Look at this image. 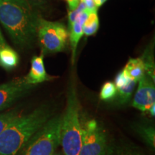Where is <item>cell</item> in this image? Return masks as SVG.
I'll return each instance as SVG.
<instances>
[{
  "label": "cell",
  "instance_id": "obj_1",
  "mask_svg": "<svg viewBox=\"0 0 155 155\" xmlns=\"http://www.w3.org/2000/svg\"><path fill=\"white\" fill-rule=\"evenodd\" d=\"M38 17L27 0H0V22L17 46L33 42Z\"/></svg>",
  "mask_w": 155,
  "mask_h": 155
},
{
  "label": "cell",
  "instance_id": "obj_2",
  "mask_svg": "<svg viewBox=\"0 0 155 155\" xmlns=\"http://www.w3.org/2000/svg\"><path fill=\"white\" fill-rule=\"evenodd\" d=\"M53 116V109L42 105L20 115L0 134V155H18L39 129Z\"/></svg>",
  "mask_w": 155,
  "mask_h": 155
},
{
  "label": "cell",
  "instance_id": "obj_3",
  "mask_svg": "<svg viewBox=\"0 0 155 155\" xmlns=\"http://www.w3.org/2000/svg\"><path fill=\"white\" fill-rule=\"evenodd\" d=\"M81 142L82 125L80 120V104L76 88L73 82H71L61 129V144L64 155H80Z\"/></svg>",
  "mask_w": 155,
  "mask_h": 155
},
{
  "label": "cell",
  "instance_id": "obj_4",
  "mask_svg": "<svg viewBox=\"0 0 155 155\" xmlns=\"http://www.w3.org/2000/svg\"><path fill=\"white\" fill-rule=\"evenodd\" d=\"M62 118L52 116L32 137L23 155H53L61 144Z\"/></svg>",
  "mask_w": 155,
  "mask_h": 155
},
{
  "label": "cell",
  "instance_id": "obj_5",
  "mask_svg": "<svg viewBox=\"0 0 155 155\" xmlns=\"http://www.w3.org/2000/svg\"><path fill=\"white\" fill-rule=\"evenodd\" d=\"M36 34L43 54L60 53L67 47L69 33L63 23L51 22L39 17Z\"/></svg>",
  "mask_w": 155,
  "mask_h": 155
},
{
  "label": "cell",
  "instance_id": "obj_6",
  "mask_svg": "<svg viewBox=\"0 0 155 155\" xmlns=\"http://www.w3.org/2000/svg\"><path fill=\"white\" fill-rule=\"evenodd\" d=\"M107 139L96 120H89L82 127L80 155H106Z\"/></svg>",
  "mask_w": 155,
  "mask_h": 155
},
{
  "label": "cell",
  "instance_id": "obj_7",
  "mask_svg": "<svg viewBox=\"0 0 155 155\" xmlns=\"http://www.w3.org/2000/svg\"><path fill=\"white\" fill-rule=\"evenodd\" d=\"M35 86L29 84L25 78H19L0 84V111L25 96Z\"/></svg>",
  "mask_w": 155,
  "mask_h": 155
},
{
  "label": "cell",
  "instance_id": "obj_8",
  "mask_svg": "<svg viewBox=\"0 0 155 155\" xmlns=\"http://www.w3.org/2000/svg\"><path fill=\"white\" fill-rule=\"evenodd\" d=\"M138 88L131 104L134 108L147 111L155 104L154 80L145 73L139 81Z\"/></svg>",
  "mask_w": 155,
  "mask_h": 155
},
{
  "label": "cell",
  "instance_id": "obj_9",
  "mask_svg": "<svg viewBox=\"0 0 155 155\" xmlns=\"http://www.w3.org/2000/svg\"><path fill=\"white\" fill-rule=\"evenodd\" d=\"M26 82L29 84L36 86L39 83L48 81L55 78V77L50 76L45 68L43 61V53L39 56H34L31 61V68L28 74L24 77Z\"/></svg>",
  "mask_w": 155,
  "mask_h": 155
},
{
  "label": "cell",
  "instance_id": "obj_10",
  "mask_svg": "<svg viewBox=\"0 0 155 155\" xmlns=\"http://www.w3.org/2000/svg\"><path fill=\"white\" fill-rule=\"evenodd\" d=\"M89 15V12L86 9L82 12L74 22L68 28L69 40L71 42V50H72V63L75 62V56H76V50L79 41L83 35V25Z\"/></svg>",
  "mask_w": 155,
  "mask_h": 155
},
{
  "label": "cell",
  "instance_id": "obj_11",
  "mask_svg": "<svg viewBox=\"0 0 155 155\" xmlns=\"http://www.w3.org/2000/svg\"><path fill=\"white\" fill-rule=\"evenodd\" d=\"M124 74L131 80L138 81L145 74V68L141 58H130L123 70Z\"/></svg>",
  "mask_w": 155,
  "mask_h": 155
},
{
  "label": "cell",
  "instance_id": "obj_12",
  "mask_svg": "<svg viewBox=\"0 0 155 155\" xmlns=\"http://www.w3.org/2000/svg\"><path fill=\"white\" fill-rule=\"evenodd\" d=\"M19 63V55L8 45L0 48V66L6 70L15 68Z\"/></svg>",
  "mask_w": 155,
  "mask_h": 155
},
{
  "label": "cell",
  "instance_id": "obj_13",
  "mask_svg": "<svg viewBox=\"0 0 155 155\" xmlns=\"http://www.w3.org/2000/svg\"><path fill=\"white\" fill-rule=\"evenodd\" d=\"M99 28V19L97 13H89L88 17L83 23V32L86 36L94 35Z\"/></svg>",
  "mask_w": 155,
  "mask_h": 155
},
{
  "label": "cell",
  "instance_id": "obj_14",
  "mask_svg": "<svg viewBox=\"0 0 155 155\" xmlns=\"http://www.w3.org/2000/svg\"><path fill=\"white\" fill-rule=\"evenodd\" d=\"M137 83L136 81L130 80L127 85L117 88V94L121 104H126L130 100Z\"/></svg>",
  "mask_w": 155,
  "mask_h": 155
},
{
  "label": "cell",
  "instance_id": "obj_15",
  "mask_svg": "<svg viewBox=\"0 0 155 155\" xmlns=\"http://www.w3.org/2000/svg\"><path fill=\"white\" fill-rule=\"evenodd\" d=\"M117 95V88L111 81L106 82L103 85L100 92V98L103 101H111Z\"/></svg>",
  "mask_w": 155,
  "mask_h": 155
},
{
  "label": "cell",
  "instance_id": "obj_16",
  "mask_svg": "<svg viewBox=\"0 0 155 155\" xmlns=\"http://www.w3.org/2000/svg\"><path fill=\"white\" fill-rule=\"evenodd\" d=\"M19 116L20 113L18 110H12V111L0 114V134Z\"/></svg>",
  "mask_w": 155,
  "mask_h": 155
},
{
  "label": "cell",
  "instance_id": "obj_17",
  "mask_svg": "<svg viewBox=\"0 0 155 155\" xmlns=\"http://www.w3.org/2000/svg\"><path fill=\"white\" fill-rule=\"evenodd\" d=\"M141 137L144 138L150 146L154 148V129L152 127H140L139 130Z\"/></svg>",
  "mask_w": 155,
  "mask_h": 155
},
{
  "label": "cell",
  "instance_id": "obj_18",
  "mask_svg": "<svg viewBox=\"0 0 155 155\" xmlns=\"http://www.w3.org/2000/svg\"><path fill=\"white\" fill-rule=\"evenodd\" d=\"M85 9H86V5H85V3L83 2V1H81V0L78 6V7L74 9V10L69 11V12H68V28L70 26H71V25L74 22V21L78 18V17L79 16V15H80L82 12L84 11Z\"/></svg>",
  "mask_w": 155,
  "mask_h": 155
},
{
  "label": "cell",
  "instance_id": "obj_19",
  "mask_svg": "<svg viewBox=\"0 0 155 155\" xmlns=\"http://www.w3.org/2000/svg\"><path fill=\"white\" fill-rule=\"evenodd\" d=\"M131 79L129 78L127 75L124 74V73L123 72V71H121L116 75L115 78V81H114V85H115L116 88H120V87H122L125 85H127L128 83L130 81Z\"/></svg>",
  "mask_w": 155,
  "mask_h": 155
},
{
  "label": "cell",
  "instance_id": "obj_20",
  "mask_svg": "<svg viewBox=\"0 0 155 155\" xmlns=\"http://www.w3.org/2000/svg\"><path fill=\"white\" fill-rule=\"evenodd\" d=\"M86 5V9L89 13H97L98 7L95 5L94 0H83Z\"/></svg>",
  "mask_w": 155,
  "mask_h": 155
},
{
  "label": "cell",
  "instance_id": "obj_21",
  "mask_svg": "<svg viewBox=\"0 0 155 155\" xmlns=\"http://www.w3.org/2000/svg\"><path fill=\"white\" fill-rule=\"evenodd\" d=\"M7 42H6L5 38H4V37L2 35V32L1 30H0V48L4 47V46L7 45Z\"/></svg>",
  "mask_w": 155,
  "mask_h": 155
},
{
  "label": "cell",
  "instance_id": "obj_22",
  "mask_svg": "<svg viewBox=\"0 0 155 155\" xmlns=\"http://www.w3.org/2000/svg\"><path fill=\"white\" fill-rule=\"evenodd\" d=\"M106 1H107V0H94L95 5H96V6L98 7H98H101V6L104 5Z\"/></svg>",
  "mask_w": 155,
  "mask_h": 155
},
{
  "label": "cell",
  "instance_id": "obj_23",
  "mask_svg": "<svg viewBox=\"0 0 155 155\" xmlns=\"http://www.w3.org/2000/svg\"><path fill=\"white\" fill-rule=\"evenodd\" d=\"M148 111H150V115L152 116H153V117H154V115H155V104H153V105L151 106L150 108H149Z\"/></svg>",
  "mask_w": 155,
  "mask_h": 155
},
{
  "label": "cell",
  "instance_id": "obj_24",
  "mask_svg": "<svg viewBox=\"0 0 155 155\" xmlns=\"http://www.w3.org/2000/svg\"><path fill=\"white\" fill-rule=\"evenodd\" d=\"M119 155H136V154H132V153H130V152H123V153H121V154H119Z\"/></svg>",
  "mask_w": 155,
  "mask_h": 155
},
{
  "label": "cell",
  "instance_id": "obj_25",
  "mask_svg": "<svg viewBox=\"0 0 155 155\" xmlns=\"http://www.w3.org/2000/svg\"><path fill=\"white\" fill-rule=\"evenodd\" d=\"M81 1H83V0H81Z\"/></svg>",
  "mask_w": 155,
  "mask_h": 155
},
{
  "label": "cell",
  "instance_id": "obj_26",
  "mask_svg": "<svg viewBox=\"0 0 155 155\" xmlns=\"http://www.w3.org/2000/svg\"><path fill=\"white\" fill-rule=\"evenodd\" d=\"M53 155H54V154H53Z\"/></svg>",
  "mask_w": 155,
  "mask_h": 155
}]
</instances>
